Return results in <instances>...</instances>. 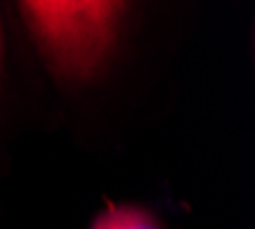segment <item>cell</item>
<instances>
[{"label":"cell","mask_w":255,"mask_h":229,"mask_svg":"<svg viewBox=\"0 0 255 229\" xmlns=\"http://www.w3.org/2000/svg\"><path fill=\"white\" fill-rule=\"evenodd\" d=\"M21 12L48 62L67 78H88L113 46L125 2L25 0Z\"/></svg>","instance_id":"6da1fadb"},{"label":"cell","mask_w":255,"mask_h":229,"mask_svg":"<svg viewBox=\"0 0 255 229\" xmlns=\"http://www.w3.org/2000/svg\"><path fill=\"white\" fill-rule=\"evenodd\" d=\"M92 229H161V225L138 206H108L92 223Z\"/></svg>","instance_id":"7a4b0ae2"}]
</instances>
